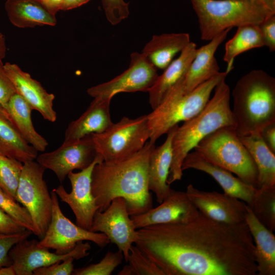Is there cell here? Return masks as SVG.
<instances>
[{
  "label": "cell",
  "mask_w": 275,
  "mask_h": 275,
  "mask_svg": "<svg viewBox=\"0 0 275 275\" xmlns=\"http://www.w3.org/2000/svg\"><path fill=\"white\" fill-rule=\"evenodd\" d=\"M97 155L91 134L77 141L63 142L56 150L38 155L36 160L45 170L52 171L62 183L73 170L88 167Z\"/></svg>",
  "instance_id": "4fadbf2b"
},
{
  "label": "cell",
  "mask_w": 275,
  "mask_h": 275,
  "mask_svg": "<svg viewBox=\"0 0 275 275\" xmlns=\"http://www.w3.org/2000/svg\"><path fill=\"white\" fill-rule=\"evenodd\" d=\"M186 193L202 213L216 222L237 224L245 222L248 205L225 193L205 191L189 184Z\"/></svg>",
  "instance_id": "2e32d148"
},
{
  "label": "cell",
  "mask_w": 275,
  "mask_h": 275,
  "mask_svg": "<svg viewBox=\"0 0 275 275\" xmlns=\"http://www.w3.org/2000/svg\"><path fill=\"white\" fill-rule=\"evenodd\" d=\"M33 233L28 230L16 234L0 233V267L12 264L9 253L19 241L28 238Z\"/></svg>",
  "instance_id": "d590c367"
},
{
  "label": "cell",
  "mask_w": 275,
  "mask_h": 275,
  "mask_svg": "<svg viewBox=\"0 0 275 275\" xmlns=\"http://www.w3.org/2000/svg\"><path fill=\"white\" fill-rule=\"evenodd\" d=\"M239 137L256 166L257 188L275 185V153L266 146L259 132Z\"/></svg>",
  "instance_id": "83f0119b"
},
{
  "label": "cell",
  "mask_w": 275,
  "mask_h": 275,
  "mask_svg": "<svg viewBox=\"0 0 275 275\" xmlns=\"http://www.w3.org/2000/svg\"><path fill=\"white\" fill-rule=\"evenodd\" d=\"M0 209L25 229L34 233V227L27 209L20 205L0 187Z\"/></svg>",
  "instance_id": "836d02e7"
},
{
  "label": "cell",
  "mask_w": 275,
  "mask_h": 275,
  "mask_svg": "<svg viewBox=\"0 0 275 275\" xmlns=\"http://www.w3.org/2000/svg\"><path fill=\"white\" fill-rule=\"evenodd\" d=\"M97 153L107 163H115L134 155L150 138L147 115L135 119L124 117L104 131L92 133Z\"/></svg>",
  "instance_id": "ba28073f"
},
{
  "label": "cell",
  "mask_w": 275,
  "mask_h": 275,
  "mask_svg": "<svg viewBox=\"0 0 275 275\" xmlns=\"http://www.w3.org/2000/svg\"><path fill=\"white\" fill-rule=\"evenodd\" d=\"M231 30V28L225 30L212 38L209 43L197 48L195 57L184 77V94L190 93L219 72V67L214 54Z\"/></svg>",
  "instance_id": "ffe728a7"
},
{
  "label": "cell",
  "mask_w": 275,
  "mask_h": 275,
  "mask_svg": "<svg viewBox=\"0 0 275 275\" xmlns=\"http://www.w3.org/2000/svg\"><path fill=\"white\" fill-rule=\"evenodd\" d=\"M103 161L102 157L98 154L88 167L77 173H69L67 177L72 188L70 193H67L61 185L52 190L62 202L69 206L75 215L76 224L89 231L94 216L98 211L92 193V173L95 164Z\"/></svg>",
  "instance_id": "5bb4252c"
},
{
  "label": "cell",
  "mask_w": 275,
  "mask_h": 275,
  "mask_svg": "<svg viewBox=\"0 0 275 275\" xmlns=\"http://www.w3.org/2000/svg\"><path fill=\"white\" fill-rule=\"evenodd\" d=\"M199 213V211L186 192L172 189L157 207L130 216L137 230L155 224L188 222L196 217Z\"/></svg>",
  "instance_id": "e0dca14e"
},
{
  "label": "cell",
  "mask_w": 275,
  "mask_h": 275,
  "mask_svg": "<svg viewBox=\"0 0 275 275\" xmlns=\"http://www.w3.org/2000/svg\"><path fill=\"white\" fill-rule=\"evenodd\" d=\"M260 5L275 13V0H245Z\"/></svg>",
  "instance_id": "f6af8a7d"
},
{
  "label": "cell",
  "mask_w": 275,
  "mask_h": 275,
  "mask_svg": "<svg viewBox=\"0 0 275 275\" xmlns=\"http://www.w3.org/2000/svg\"><path fill=\"white\" fill-rule=\"evenodd\" d=\"M50 194L51 219L44 236L39 241L40 246L52 249L58 254H66L80 241H90L100 248L110 242L104 234L84 229L72 223L63 213L55 192L52 190Z\"/></svg>",
  "instance_id": "30bf717a"
},
{
  "label": "cell",
  "mask_w": 275,
  "mask_h": 275,
  "mask_svg": "<svg viewBox=\"0 0 275 275\" xmlns=\"http://www.w3.org/2000/svg\"><path fill=\"white\" fill-rule=\"evenodd\" d=\"M264 46L268 47L270 52L275 50V15H272L261 22L258 25Z\"/></svg>",
  "instance_id": "f35d334b"
},
{
  "label": "cell",
  "mask_w": 275,
  "mask_h": 275,
  "mask_svg": "<svg viewBox=\"0 0 275 275\" xmlns=\"http://www.w3.org/2000/svg\"><path fill=\"white\" fill-rule=\"evenodd\" d=\"M111 101L109 99L94 98L86 111L69 124L63 142L77 141L87 135L106 130L113 123L109 111Z\"/></svg>",
  "instance_id": "44dd1931"
},
{
  "label": "cell",
  "mask_w": 275,
  "mask_h": 275,
  "mask_svg": "<svg viewBox=\"0 0 275 275\" xmlns=\"http://www.w3.org/2000/svg\"><path fill=\"white\" fill-rule=\"evenodd\" d=\"M15 93L14 86L0 60V107H3Z\"/></svg>",
  "instance_id": "ab89813d"
},
{
  "label": "cell",
  "mask_w": 275,
  "mask_h": 275,
  "mask_svg": "<svg viewBox=\"0 0 275 275\" xmlns=\"http://www.w3.org/2000/svg\"><path fill=\"white\" fill-rule=\"evenodd\" d=\"M189 169L201 171L211 176L222 187L225 193L251 204L257 188L235 177L232 173L212 164L196 151L189 152L181 166L183 171Z\"/></svg>",
  "instance_id": "d6986e66"
},
{
  "label": "cell",
  "mask_w": 275,
  "mask_h": 275,
  "mask_svg": "<svg viewBox=\"0 0 275 275\" xmlns=\"http://www.w3.org/2000/svg\"><path fill=\"white\" fill-rule=\"evenodd\" d=\"M90 249L88 242L80 241L69 253L58 254L40 246L39 241L26 238L15 244L10 250L9 255L16 275H33V271L38 268L62 262L71 257L76 260L86 257Z\"/></svg>",
  "instance_id": "9a60e30c"
},
{
  "label": "cell",
  "mask_w": 275,
  "mask_h": 275,
  "mask_svg": "<svg viewBox=\"0 0 275 275\" xmlns=\"http://www.w3.org/2000/svg\"><path fill=\"white\" fill-rule=\"evenodd\" d=\"M2 107L24 140L38 152L44 151L48 143L34 127L32 120L33 109L28 103L15 93Z\"/></svg>",
  "instance_id": "484cf974"
},
{
  "label": "cell",
  "mask_w": 275,
  "mask_h": 275,
  "mask_svg": "<svg viewBox=\"0 0 275 275\" xmlns=\"http://www.w3.org/2000/svg\"><path fill=\"white\" fill-rule=\"evenodd\" d=\"M7 47L4 35L0 32V60H3L6 56Z\"/></svg>",
  "instance_id": "bcb514c9"
},
{
  "label": "cell",
  "mask_w": 275,
  "mask_h": 275,
  "mask_svg": "<svg viewBox=\"0 0 275 275\" xmlns=\"http://www.w3.org/2000/svg\"><path fill=\"white\" fill-rule=\"evenodd\" d=\"M42 5L51 13L56 15L61 10L64 0H38Z\"/></svg>",
  "instance_id": "7bdbcfd3"
},
{
  "label": "cell",
  "mask_w": 275,
  "mask_h": 275,
  "mask_svg": "<svg viewBox=\"0 0 275 275\" xmlns=\"http://www.w3.org/2000/svg\"><path fill=\"white\" fill-rule=\"evenodd\" d=\"M72 257L62 262L41 267L33 271V275H70L74 269Z\"/></svg>",
  "instance_id": "74e56055"
},
{
  "label": "cell",
  "mask_w": 275,
  "mask_h": 275,
  "mask_svg": "<svg viewBox=\"0 0 275 275\" xmlns=\"http://www.w3.org/2000/svg\"><path fill=\"white\" fill-rule=\"evenodd\" d=\"M197 49L196 44L190 42L181 52L179 57L164 69L161 75H158L148 91L149 103L153 109L159 105L172 87L185 76L195 57Z\"/></svg>",
  "instance_id": "cb8c5ba5"
},
{
  "label": "cell",
  "mask_w": 275,
  "mask_h": 275,
  "mask_svg": "<svg viewBox=\"0 0 275 275\" xmlns=\"http://www.w3.org/2000/svg\"><path fill=\"white\" fill-rule=\"evenodd\" d=\"M90 0H64L61 10L67 11L79 7Z\"/></svg>",
  "instance_id": "ee69618b"
},
{
  "label": "cell",
  "mask_w": 275,
  "mask_h": 275,
  "mask_svg": "<svg viewBox=\"0 0 275 275\" xmlns=\"http://www.w3.org/2000/svg\"><path fill=\"white\" fill-rule=\"evenodd\" d=\"M0 275H16L12 265L0 267Z\"/></svg>",
  "instance_id": "7dc6e473"
},
{
  "label": "cell",
  "mask_w": 275,
  "mask_h": 275,
  "mask_svg": "<svg viewBox=\"0 0 275 275\" xmlns=\"http://www.w3.org/2000/svg\"><path fill=\"white\" fill-rule=\"evenodd\" d=\"M155 144L147 142L143 148L123 161L94 166L91 177L92 193L98 211L106 209L117 197L126 201L130 216L145 213L153 208L148 187V166Z\"/></svg>",
  "instance_id": "7a4b0ae2"
},
{
  "label": "cell",
  "mask_w": 275,
  "mask_h": 275,
  "mask_svg": "<svg viewBox=\"0 0 275 275\" xmlns=\"http://www.w3.org/2000/svg\"><path fill=\"white\" fill-rule=\"evenodd\" d=\"M198 17L201 39L210 41L229 28L259 25L275 15L263 6L245 0H190Z\"/></svg>",
  "instance_id": "8992f818"
},
{
  "label": "cell",
  "mask_w": 275,
  "mask_h": 275,
  "mask_svg": "<svg viewBox=\"0 0 275 275\" xmlns=\"http://www.w3.org/2000/svg\"><path fill=\"white\" fill-rule=\"evenodd\" d=\"M124 258L122 252L108 251L98 263L77 269H74V275H110L119 266Z\"/></svg>",
  "instance_id": "e575fe53"
},
{
  "label": "cell",
  "mask_w": 275,
  "mask_h": 275,
  "mask_svg": "<svg viewBox=\"0 0 275 275\" xmlns=\"http://www.w3.org/2000/svg\"><path fill=\"white\" fill-rule=\"evenodd\" d=\"M23 163L0 155V187L16 201Z\"/></svg>",
  "instance_id": "d6a6232c"
},
{
  "label": "cell",
  "mask_w": 275,
  "mask_h": 275,
  "mask_svg": "<svg viewBox=\"0 0 275 275\" xmlns=\"http://www.w3.org/2000/svg\"><path fill=\"white\" fill-rule=\"evenodd\" d=\"M90 231L104 234L122 252L127 262L129 249L137 240L138 233L123 198L117 197L104 211H97Z\"/></svg>",
  "instance_id": "7c38bea8"
},
{
  "label": "cell",
  "mask_w": 275,
  "mask_h": 275,
  "mask_svg": "<svg viewBox=\"0 0 275 275\" xmlns=\"http://www.w3.org/2000/svg\"><path fill=\"white\" fill-rule=\"evenodd\" d=\"M45 169L35 160L23 163L16 201L28 211L34 233L40 240L45 235L52 216V199L43 175Z\"/></svg>",
  "instance_id": "9c48e42d"
},
{
  "label": "cell",
  "mask_w": 275,
  "mask_h": 275,
  "mask_svg": "<svg viewBox=\"0 0 275 275\" xmlns=\"http://www.w3.org/2000/svg\"><path fill=\"white\" fill-rule=\"evenodd\" d=\"M178 125L168 132L164 142L151 152L148 166V187L154 192L160 204L172 190L167 183L173 156L172 140Z\"/></svg>",
  "instance_id": "7402d4cb"
},
{
  "label": "cell",
  "mask_w": 275,
  "mask_h": 275,
  "mask_svg": "<svg viewBox=\"0 0 275 275\" xmlns=\"http://www.w3.org/2000/svg\"><path fill=\"white\" fill-rule=\"evenodd\" d=\"M256 218L269 230H275V185L257 188L248 206Z\"/></svg>",
  "instance_id": "4dcf8cb0"
},
{
  "label": "cell",
  "mask_w": 275,
  "mask_h": 275,
  "mask_svg": "<svg viewBox=\"0 0 275 275\" xmlns=\"http://www.w3.org/2000/svg\"><path fill=\"white\" fill-rule=\"evenodd\" d=\"M190 42L189 35L187 33L153 35L142 53L156 68L164 69L176 54L181 52Z\"/></svg>",
  "instance_id": "4316f807"
},
{
  "label": "cell",
  "mask_w": 275,
  "mask_h": 275,
  "mask_svg": "<svg viewBox=\"0 0 275 275\" xmlns=\"http://www.w3.org/2000/svg\"><path fill=\"white\" fill-rule=\"evenodd\" d=\"M246 223L254 241L257 275L275 274V236L248 206Z\"/></svg>",
  "instance_id": "603a6c76"
},
{
  "label": "cell",
  "mask_w": 275,
  "mask_h": 275,
  "mask_svg": "<svg viewBox=\"0 0 275 275\" xmlns=\"http://www.w3.org/2000/svg\"><path fill=\"white\" fill-rule=\"evenodd\" d=\"M232 112L239 136L259 132L275 123V78L262 70L242 76L232 91Z\"/></svg>",
  "instance_id": "277c9868"
},
{
  "label": "cell",
  "mask_w": 275,
  "mask_h": 275,
  "mask_svg": "<svg viewBox=\"0 0 275 275\" xmlns=\"http://www.w3.org/2000/svg\"><path fill=\"white\" fill-rule=\"evenodd\" d=\"M107 20L116 25L129 14V3L124 0H101Z\"/></svg>",
  "instance_id": "8d00e7d4"
},
{
  "label": "cell",
  "mask_w": 275,
  "mask_h": 275,
  "mask_svg": "<svg viewBox=\"0 0 275 275\" xmlns=\"http://www.w3.org/2000/svg\"><path fill=\"white\" fill-rule=\"evenodd\" d=\"M158 76L156 68L145 56L134 52L125 71L109 81L89 88L87 93L93 98L111 100L121 92H148Z\"/></svg>",
  "instance_id": "8fae6325"
},
{
  "label": "cell",
  "mask_w": 275,
  "mask_h": 275,
  "mask_svg": "<svg viewBox=\"0 0 275 275\" xmlns=\"http://www.w3.org/2000/svg\"><path fill=\"white\" fill-rule=\"evenodd\" d=\"M235 35L225 45L223 60L227 64L226 71L233 68L235 57L249 50L264 46L258 25L246 24L237 27Z\"/></svg>",
  "instance_id": "f546056e"
},
{
  "label": "cell",
  "mask_w": 275,
  "mask_h": 275,
  "mask_svg": "<svg viewBox=\"0 0 275 275\" xmlns=\"http://www.w3.org/2000/svg\"><path fill=\"white\" fill-rule=\"evenodd\" d=\"M230 99V89L224 79L216 86L212 98L204 108L178 126L172 140L173 156L167 179L169 185L181 180L184 159L203 139L223 127L235 128Z\"/></svg>",
  "instance_id": "3957f363"
},
{
  "label": "cell",
  "mask_w": 275,
  "mask_h": 275,
  "mask_svg": "<svg viewBox=\"0 0 275 275\" xmlns=\"http://www.w3.org/2000/svg\"><path fill=\"white\" fill-rule=\"evenodd\" d=\"M195 151L208 162L236 174L245 183L258 187V171L235 128L223 127L203 139Z\"/></svg>",
  "instance_id": "52a82bcc"
},
{
  "label": "cell",
  "mask_w": 275,
  "mask_h": 275,
  "mask_svg": "<svg viewBox=\"0 0 275 275\" xmlns=\"http://www.w3.org/2000/svg\"><path fill=\"white\" fill-rule=\"evenodd\" d=\"M259 133L266 146L275 153V123L264 127Z\"/></svg>",
  "instance_id": "b9f144b4"
},
{
  "label": "cell",
  "mask_w": 275,
  "mask_h": 275,
  "mask_svg": "<svg viewBox=\"0 0 275 275\" xmlns=\"http://www.w3.org/2000/svg\"><path fill=\"white\" fill-rule=\"evenodd\" d=\"M228 73L226 71L219 72L186 94L184 93V76L181 78L159 105L147 115L149 141L155 144L158 138L179 122L188 120L199 113L209 101L213 90Z\"/></svg>",
  "instance_id": "5b68a950"
},
{
  "label": "cell",
  "mask_w": 275,
  "mask_h": 275,
  "mask_svg": "<svg viewBox=\"0 0 275 275\" xmlns=\"http://www.w3.org/2000/svg\"><path fill=\"white\" fill-rule=\"evenodd\" d=\"M38 151L19 134L2 107H0V155L23 163L35 160Z\"/></svg>",
  "instance_id": "f1b7e54d"
},
{
  "label": "cell",
  "mask_w": 275,
  "mask_h": 275,
  "mask_svg": "<svg viewBox=\"0 0 275 275\" xmlns=\"http://www.w3.org/2000/svg\"><path fill=\"white\" fill-rule=\"evenodd\" d=\"M135 245L164 275H256L255 244L245 222H216L199 211L186 223L137 229Z\"/></svg>",
  "instance_id": "6da1fadb"
},
{
  "label": "cell",
  "mask_w": 275,
  "mask_h": 275,
  "mask_svg": "<svg viewBox=\"0 0 275 275\" xmlns=\"http://www.w3.org/2000/svg\"><path fill=\"white\" fill-rule=\"evenodd\" d=\"M26 229L0 209V233L11 234L21 233Z\"/></svg>",
  "instance_id": "60d3db41"
},
{
  "label": "cell",
  "mask_w": 275,
  "mask_h": 275,
  "mask_svg": "<svg viewBox=\"0 0 275 275\" xmlns=\"http://www.w3.org/2000/svg\"><path fill=\"white\" fill-rule=\"evenodd\" d=\"M4 68L14 86L16 93L45 120L54 122L57 120V113L53 107L54 95L47 92L39 81L22 71L17 65L7 62L4 64Z\"/></svg>",
  "instance_id": "ac0fdd59"
},
{
  "label": "cell",
  "mask_w": 275,
  "mask_h": 275,
  "mask_svg": "<svg viewBox=\"0 0 275 275\" xmlns=\"http://www.w3.org/2000/svg\"><path fill=\"white\" fill-rule=\"evenodd\" d=\"M119 275H164L159 267L135 245L129 249L127 262Z\"/></svg>",
  "instance_id": "1f68e13d"
},
{
  "label": "cell",
  "mask_w": 275,
  "mask_h": 275,
  "mask_svg": "<svg viewBox=\"0 0 275 275\" xmlns=\"http://www.w3.org/2000/svg\"><path fill=\"white\" fill-rule=\"evenodd\" d=\"M5 8L10 22L19 28L57 24L56 15L38 0H6Z\"/></svg>",
  "instance_id": "d4e9b609"
}]
</instances>
